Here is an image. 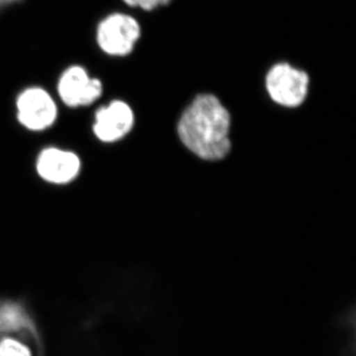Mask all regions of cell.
I'll use <instances>...</instances> for the list:
<instances>
[{"label": "cell", "mask_w": 356, "mask_h": 356, "mask_svg": "<svg viewBox=\"0 0 356 356\" xmlns=\"http://www.w3.org/2000/svg\"><path fill=\"white\" fill-rule=\"evenodd\" d=\"M16 1V0H0V6H6V4L11 3V2Z\"/></svg>", "instance_id": "cell-10"}, {"label": "cell", "mask_w": 356, "mask_h": 356, "mask_svg": "<svg viewBox=\"0 0 356 356\" xmlns=\"http://www.w3.org/2000/svg\"><path fill=\"white\" fill-rule=\"evenodd\" d=\"M41 339L36 324L22 304L0 303V356H40Z\"/></svg>", "instance_id": "cell-2"}, {"label": "cell", "mask_w": 356, "mask_h": 356, "mask_svg": "<svg viewBox=\"0 0 356 356\" xmlns=\"http://www.w3.org/2000/svg\"><path fill=\"white\" fill-rule=\"evenodd\" d=\"M309 76L287 63L274 65L266 74V86L271 99L282 106H299L308 95Z\"/></svg>", "instance_id": "cell-3"}, {"label": "cell", "mask_w": 356, "mask_h": 356, "mask_svg": "<svg viewBox=\"0 0 356 356\" xmlns=\"http://www.w3.org/2000/svg\"><path fill=\"white\" fill-rule=\"evenodd\" d=\"M129 6L139 7L143 10L153 11L159 7L166 6L172 0H123Z\"/></svg>", "instance_id": "cell-9"}, {"label": "cell", "mask_w": 356, "mask_h": 356, "mask_svg": "<svg viewBox=\"0 0 356 356\" xmlns=\"http://www.w3.org/2000/svg\"><path fill=\"white\" fill-rule=\"evenodd\" d=\"M140 36L139 23L127 14H112L98 26V44L108 55H128Z\"/></svg>", "instance_id": "cell-4"}, {"label": "cell", "mask_w": 356, "mask_h": 356, "mask_svg": "<svg viewBox=\"0 0 356 356\" xmlns=\"http://www.w3.org/2000/svg\"><path fill=\"white\" fill-rule=\"evenodd\" d=\"M57 115V105L44 89L28 88L18 97V120L28 130L39 132L50 128Z\"/></svg>", "instance_id": "cell-5"}, {"label": "cell", "mask_w": 356, "mask_h": 356, "mask_svg": "<svg viewBox=\"0 0 356 356\" xmlns=\"http://www.w3.org/2000/svg\"><path fill=\"white\" fill-rule=\"evenodd\" d=\"M231 119L216 96L198 95L185 109L177 132L185 147L207 161L224 159L231 149Z\"/></svg>", "instance_id": "cell-1"}, {"label": "cell", "mask_w": 356, "mask_h": 356, "mask_svg": "<svg viewBox=\"0 0 356 356\" xmlns=\"http://www.w3.org/2000/svg\"><path fill=\"white\" fill-rule=\"evenodd\" d=\"M81 159L72 152L49 147L37 159V172L46 181L65 184L72 181L81 170Z\"/></svg>", "instance_id": "cell-8"}, {"label": "cell", "mask_w": 356, "mask_h": 356, "mask_svg": "<svg viewBox=\"0 0 356 356\" xmlns=\"http://www.w3.org/2000/svg\"><path fill=\"white\" fill-rule=\"evenodd\" d=\"M134 121L133 110L127 103L116 100L98 110L93 132L102 142H116L132 130Z\"/></svg>", "instance_id": "cell-7"}, {"label": "cell", "mask_w": 356, "mask_h": 356, "mask_svg": "<svg viewBox=\"0 0 356 356\" xmlns=\"http://www.w3.org/2000/svg\"><path fill=\"white\" fill-rule=\"evenodd\" d=\"M58 91L67 106H88L102 96L103 86L99 79L89 76L83 67L74 65L60 76Z\"/></svg>", "instance_id": "cell-6"}]
</instances>
